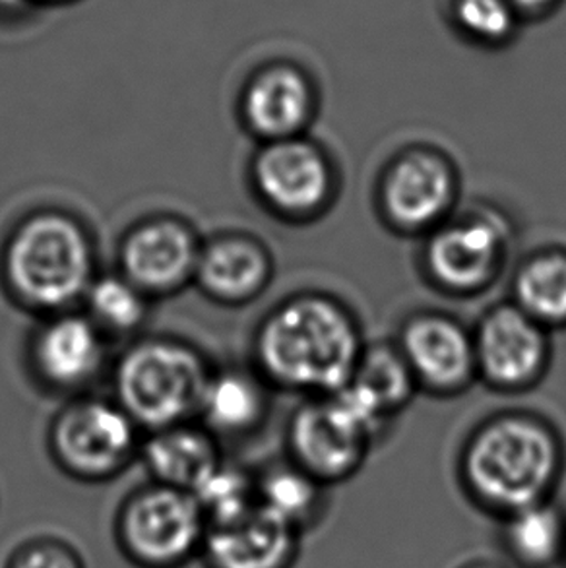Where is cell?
I'll return each instance as SVG.
<instances>
[{
    "instance_id": "cb8c5ba5",
    "label": "cell",
    "mask_w": 566,
    "mask_h": 568,
    "mask_svg": "<svg viewBox=\"0 0 566 568\" xmlns=\"http://www.w3.org/2000/svg\"><path fill=\"white\" fill-rule=\"evenodd\" d=\"M191 493L199 500L208 526L235 523L259 507L256 477L222 462Z\"/></svg>"
},
{
    "instance_id": "d6986e66",
    "label": "cell",
    "mask_w": 566,
    "mask_h": 568,
    "mask_svg": "<svg viewBox=\"0 0 566 568\" xmlns=\"http://www.w3.org/2000/svg\"><path fill=\"white\" fill-rule=\"evenodd\" d=\"M142 460L155 484L184 491L196 489L222 462L208 430L194 429L184 423L153 430L152 438L142 446Z\"/></svg>"
},
{
    "instance_id": "f546056e",
    "label": "cell",
    "mask_w": 566,
    "mask_h": 568,
    "mask_svg": "<svg viewBox=\"0 0 566 568\" xmlns=\"http://www.w3.org/2000/svg\"><path fill=\"white\" fill-rule=\"evenodd\" d=\"M458 568H506L505 565H501L497 561H491V559H475V561L464 562Z\"/></svg>"
},
{
    "instance_id": "484cf974",
    "label": "cell",
    "mask_w": 566,
    "mask_h": 568,
    "mask_svg": "<svg viewBox=\"0 0 566 568\" xmlns=\"http://www.w3.org/2000/svg\"><path fill=\"white\" fill-rule=\"evenodd\" d=\"M452 16L467 38L497 45L513 38L520 14L513 0H454Z\"/></svg>"
},
{
    "instance_id": "44dd1931",
    "label": "cell",
    "mask_w": 566,
    "mask_h": 568,
    "mask_svg": "<svg viewBox=\"0 0 566 568\" xmlns=\"http://www.w3.org/2000/svg\"><path fill=\"white\" fill-rule=\"evenodd\" d=\"M511 301L544 324L547 331L566 326V248L545 246L516 266Z\"/></svg>"
},
{
    "instance_id": "f1b7e54d",
    "label": "cell",
    "mask_w": 566,
    "mask_h": 568,
    "mask_svg": "<svg viewBox=\"0 0 566 568\" xmlns=\"http://www.w3.org/2000/svg\"><path fill=\"white\" fill-rule=\"evenodd\" d=\"M559 0H513L514 7L518 10V14L526 12V14H539L547 8L555 7Z\"/></svg>"
},
{
    "instance_id": "52a82bcc",
    "label": "cell",
    "mask_w": 566,
    "mask_h": 568,
    "mask_svg": "<svg viewBox=\"0 0 566 568\" xmlns=\"http://www.w3.org/2000/svg\"><path fill=\"white\" fill-rule=\"evenodd\" d=\"M458 194V170L451 158L415 144L384 165L376 183V207L394 233L427 235L454 214Z\"/></svg>"
},
{
    "instance_id": "d4e9b609",
    "label": "cell",
    "mask_w": 566,
    "mask_h": 568,
    "mask_svg": "<svg viewBox=\"0 0 566 568\" xmlns=\"http://www.w3.org/2000/svg\"><path fill=\"white\" fill-rule=\"evenodd\" d=\"M84 297L90 313L88 316L103 332L127 334L137 331L144 323L148 295L123 274L93 277Z\"/></svg>"
},
{
    "instance_id": "3957f363",
    "label": "cell",
    "mask_w": 566,
    "mask_h": 568,
    "mask_svg": "<svg viewBox=\"0 0 566 568\" xmlns=\"http://www.w3.org/2000/svg\"><path fill=\"white\" fill-rule=\"evenodd\" d=\"M4 276L26 305L61 311L93 282V248L84 227L61 212H39L20 223L4 251Z\"/></svg>"
},
{
    "instance_id": "9a60e30c",
    "label": "cell",
    "mask_w": 566,
    "mask_h": 568,
    "mask_svg": "<svg viewBox=\"0 0 566 568\" xmlns=\"http://www.w3.org/2000/svg\"><path fill=\"white\" fill-rule=\"evenodd\" d=\"M303 534L256 507L235 523L208 526L199 561L204 568H293Z\"/></svg>"
},
{
    "instance_id": "8992f818",
    "label": "cell",
    "mask_w": 566,
    "mask_h": 568,
    "mask_svg": "<svg viewBox=\"0 0 566 568\" xmlns=\"http://www.w3.org/2000/svg\"><path fill=\"white\" fill-rule=\"evenodd\" d=\"M381 437L340 394L309 396L287 423L290 462L326 487L357 476Z\"/></svg>"
},
{
    "instance_id": "9c48e42d",
    "label": "cell",
    "mask_w": 566,
    "mask_h": 568,
    "mask_svg": "<svg viewBox=\"0 0 566 568\" xmlns=\"http://www.w3.org/2000/svg\"><path fill=\"white\" fill-rule=\"evenodd\" d=\"M137 423L119 404L80 399L62 409L51 429L54 460L70 477L100 484L119 476L139 448Z\"/></svg>"
},
{
    "instance_id": "7c38bea8",
    "label": "cell",
    "mask_w": 566,
    "mask_h": 568,
    "mask_svg": "<svg viewBox=\"0 0 566 568\" xmlns=\"http://www.w3.org/2000/svg\"><path fill=\"white\" fill-rule=\"evenodd\" d=\"M396 346L420 390L456 396L477 381L472 331L443 311H420L407 316L400 326Z\"/></svg>"
},
{
    "instance_id": "277c9868",
    "label": "cell",
    "mask_w": 566,
    "mask_h": 568,
    "mask_svg": "<svg viewBox=\"0 0 566 568\" xmlns=\"http://www.w3.org/2000/svg\"><path fill=\"white\" fill-rule=\"evenodd\" d=\"M208 377L206 365L191 346L144 339L117 365V404L137 425L152 430L181 425L199 412Z\"/></svg>"
},
{
    "instance_id": "ffe728a7",
    "label": "cell",
    "mask_w": 566,
    "mask_h": 568,
    "mask_svg": "<svg viewBox=\"0 0 566 568\" xmlns=\"http://www.w3.org/2000/svg\"><path fill=\"white\" fill-rule=\"evenodd\" d=\"M501 523V549L516 568H557L566 562V513L545 500L506 516Z\"/></svg>"
},
{
    "instance_id": "6da1fadb",
    "label": "cell",
    "mask_w": 566,
    "mask_h": 568,
    "mask_svg": "<svg viewBox=\"0 0 566 568\" xmlns=\"http://www.w3.org/2000/svg\"><path fill=\"white\" fill-rule=\"evenodd\" d=\"M565 443L552 423L528 412H503L479 423L458 458L467 500L503 520L553 500L565 474Z\"/></svg>"
},
{
    "instance_id": "8fae6325",
    "label": "cell",
    "mask_w": 566,
    "mask_h": 568,
    "mask_svg": "<svg viewBox=\"0 0 566 568\" xmlns=\"http://www.w3.org/2000/svg\"><path fill=\"white\" fill-rule=\"evenodd\" d=\"M549 332L513 301L487 308L472 331L477 381L506 394L534 388L552 363Z\"/></svg>"
},
{
    "instance_id": "4fadbf2b",
    "label": "cell",
    "mask_w": 566,
    "mask_h": 568,
    "mask_svg": "<svg viewBox=\"0 0 566 568\" xmlns=\"http://www.w3.org/2000/svg\"><path fill=\"white\" fill-rule=\"evenodd\" d=\"M200 243L175 217H152L132 227L121 243V274L145 295H165L194 280Z\"/></svg>"
},
{
    "instance_id": "7402d4cb",
    "label": "cell",
    "mask_w": 566,
    "mask_h": 568,
    "mask_svg": "<svg viewBox=\"0 0 566 568\" xmlns=\"http://www.w3.org/2000/svg\"><path fill=\"white\" fill-rule=\"evenodd\" d=\"M329 487L293 462L277 464L256 477L259 508L299 534L313 530L326 510Z\"/></svg>"
},
{
    "instance_id": "ba28073f",
    "label": "cell",
    "mask_w": 566,
    "mask_h": 568,
    "mask_svg": "<svg viewBox=\"0 0 566 568\" xmlns=\"http://www.w3.org/2000/svg\"><path fill=\"white\" fill-rule=\"evenodd\" d=\"M508 231L487 212L452 214L428 231L422 264L428 282L451 295L485 292L505 266Z\"/></svg>"
},
{
    "instance_id": "ac0fdd59",
    "label": "cell",
    "mask_w": 566,
    "mask_h": 568,
    "mask_svg": "<svg viewBox=\"0 0 566 568\" xmlns=\"http://www.w3.org/2000/svg\"><path fill=\"white\" fill-rule=\"evenodd\" d=\"M31 357L46 383L57 388L84 386L103 365V331L90 316H54L33 339Z\"/></svg>"
},
{
    "instance_id": "603a6c76",
    "label": "cell",
    "mask_w": 566,
    "mask_h": 568,
    "mask_svg": "<svg viewBox=\"0 0 566 568\" xmlns=\"http://www.w3.org/2000/svg\"><path fill=\"white\" fill-rule=\"evenodd\" d=\"M199 412L210 429L243 435L266 414V394L261 378L243 371H223L208 377Z\"/></svg>"
},
{
    "instance_id": "5b68a950",
    "label": "cell",
    "mask_w": 566,
    "mask_h": 568,
    "mask_svg": "<svg viewBox=\"0 0 566 568\" xmlns=\"http://www.w3.org/2000/svg\"><path fill=\"white\" fill-rule=\"evenodd\" d=\"M208 523L191 491L155 484L131 493L119 507V554L137 568H184L196 561Z\"/></svg>"
},
{
    "instance_id": "30bf717a",
    "label": "cell",
    "mask_w": 566,
    "mask_h": 568,
    "mask_svg": "<svg viewBox=\"0 0 566 568\" xmlns=\"http://www.w3.org/2000/svg\"><path fill=\"white\" fill-rule=\"evenodd\" d=\"M262 202L285 220L319 217L334 202L336 168L326 150L305 134L262 142L251 165Z\"/></svg>"
},
{
    "instance_id": "5bb4252c",
    "label": "cell",
    "mask_w": 566,
    "mask_h": 568,
    "mask_svg": "<svg viewBox=\"0 0 566 568\" xmlns=\"http://www.w3.org/2000/svg\"><path fill=\"white\" fill-rule=\"evenodd\" d=\"M239 115L261 142L301 136L316 115V90L297 64L269 62L243 85Z\"/></svg>"
},
{
    "instance_id": "2e32d148",
    "label": "cell",
    "mask_w": 566,
    "mask_h": 568,
    "mask_svg": "<svg viewBox=\"0 0 566 568\" xmlns=\"http://www.w3.org/2000/svg\"><path fill=\"white\" fill-rule=\"evenodd\" d=\"M383 435L386 423L404 412L420 392L396 342L365 344L350 383L337 390Z\"/></svg>"
},
{
    "instance_id": "7a4b0ae2",
    "label": "cell",
    "mask_w": 566,
    "mask_h": 568,
    "mask_svg": "<svg viewBox=\"0 0 566 568\" xmlns=\"http://www.w3.org/2000/svg\"><path fill=\"white\" fill-rule=\"evenodd\" d=\"M363 347L352 308L321 292L297 293L272 308L254 339L262 377L306 398L342 390Z\"/></svg>"
},
{
    "instance_id": "4316f807",
    "label": "cell",
    "mask_w": 566,
    "mask_h": 568,
    "mask_svg": "<svg viewBox=\"0 0 566 568\" xmlns=\"http://www.w3.org/2000/svg\"><path fill=\"white\" fill-rule=\"evenodd\" d=\"M7 568H85V565L77 549L67 541L36 538L16 547Z\"/></svg>"
},
{
    "instance_id": "e0dca14e",
    "label": "cell",
    "mask_w": 566,
    "mask_h": 568,
    "mask_svg": "<svg viewBox=\"0 0 566 568\" xmlns=\"http://www.w3.org/2000/svg\"><path fill=\"white\" fill-rule=\"evenodd\" d=\"M272 272V256L259 239L223 235L200 246L194 280L208 297L241 305L266 290Z\"/></svg>"
},
{
    "instance_id": "83f0119b",
    "label": "cell",
    "mask_w": 566,
    "mask_h": 568,
    "mask_svg": "<svg viewBox=\"0 0 566 568\" xmlns=\"http://www.w3.org/2000/svg\"><path fill=\"white\" fill-rule=\"evenodd\" d=\"M78 0H0L2 14L22 16L38 12L43 8L67 7Z\"/></svg>"
}]
</instances>
